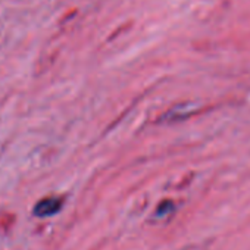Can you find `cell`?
<instances>
[{
  "mask_svg": "<svg viewBox=\"0 0 250 250\" xmlns=\"http://www.w3.org/2000/svg\"><path fill=\"white\" fill-rule=\"evenodd\" d=\"M63 208V199L59 196H49L44 199H40L34 208H33V213L39 218H46V216H52L56 215L61 209Z\"/></svg>",
  "mask_w": 250,
  "mask_h": 250,
  "instance_id": "1",
  "label": "cell"
},
{
  "mask_svg": "<svg viewBox=\"0 0 250 250\" xmlns=\"http://www.w3.org/2000/svg\"><path fill=\"white\" fill-rule=\"evenodd\" d=\"M15 224V215L11 212H3L0 215V228L3 231H9L12 228V225Z\"/></svg>",
  "mask_w": 250,
  "mask_h": 250,
  "instance_id": "2",
  "label": "cell"
}]
</instances>
